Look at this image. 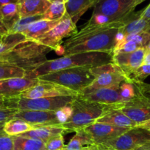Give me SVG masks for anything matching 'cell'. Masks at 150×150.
Here are the masks:
<instances>
[{"label":"cell","instance_id":"8fae6325","mask_svg":"<svg viewBox=\"0 0 150 150\" xmlns=\"http://www.w3.org/2000/svg\"><path fill=\"white\" fill-rule=\"evenodd\" d=\"M77 95L78 92L68 88L52 82L44 81L39 79L37 84L24 91L19 96L25 99H37L59 96L76 97Z\"/></svg>","mask_w":150,"mask_h":150},{"label":"cell","instance_id":"ee69618b","mask_svg":"<svg viewBox=\"0 0 150 150\" xmlns=\"http://www.w3.org/2000/svg\"><path fill=\"white\" fill-rule=\"evenodd\" d=\"M12 2H19V0H0V7L4 4Z\"/></svg>","mask_w":150,"mask_h":150},{"label":"cell","instance_id":"5bb4252c","mask_svg":"<svg viewBox=\"0 0 150 150\" xmlns=\"http://www.w3.org/2000/svg\"><path fill=\"white\" fill-rule=\"evenodd\" d=\"M38 81V78H34L27 74L22 78L0 80V95L4 98L19 96L24 91L37 84Z\"/></svg>","mask_w":150,"mask_h":150},{"label":"cell","instance_id":"7a4b0ae2","mask_svg":"<svg viewBox=\"0 0 150 150\" xmlns=\"http://www.w3.org/2000/svg\"><path fill=\"white\" fill-rule=\"evenodd\" d=\"M113 62V54L106 52H83L63 56L60 58L47 60L29 73L34 78L52 72L77 67H95Z\"/></svg>","mask_w":150,"mask_h":150},{"label":"cell","instance_id":"f6af8a7d","mask_svg":"<svg viewBox=\"0 0 150 150\" xmlns=\"http://www.w3.org/2000/svg\"><path fill=\"white\" fill-rule=\"evenodd\" d=\"M136 150H150V142L143 145L142 146L138 148Z\"/></svg>","mask_w":150,"mask_h":150},{"label":"cell","instance_id":"ffe728a7","mask_svg":"<svg viewBox=\"0 0 150 150\" xmlns=\"http://www.w3.org/2000/svg\"><path fill=\"white\" fill-rule=\"evenodd\" d=\"M20 18L43 15L51 4L48 0H19Z\"/></svg>","mask_w":150,"mask_h":150},{"label":"cell","instance_id":"f35d334b","mask_svg":"<svg viewBox=\"0 0 150 150\" xmlns=\"http://www.w3.org/2000/svg\"><path fill=\"white\" fill-rule=\"evenodd\" d=\"M141 17L145 19H150V4L145 9L141 10Z\"/></svg>","mask_w":150,"mask_h":150},{"label":"cell","instance_id":"f546056e","mask_svg":"<svg viewBox=\"0 0 150 150\" xmlns=\"http://www.w3.org/2000/svg\"><path fill=\"white\" fill-rule=\"evenodd\" d=\"M66 13L65 3L51 2L46 11L43 14V19L48 21H60Z\"/></svg>","mask_w":150,"mask_h":150},{"label":"cell","instance_id":"484cf974","mask_svg":"<svg viewBox=\"0 0 150 150\" xmlns=\"http://www.w3.org/2000/svg\"><path fill=\"white\" fill-rule=\"evenodd\" d=\"M34 127L26 122L20 119L13 118L5 122L3 126V131L10 136H17L32 130Z\"/></svg>","mask_w":150,"mask_h":150},{"label":"cell","instance_id":"e0dca14e","mask_svg":"<svg viewBox=\"0 0 150 150\" xmlns=\"http://www.w3.org/2000/svg\"><path fill=\"white\" fill-rule=\"evenodd\" d=\"M95 122L105 123L127 129L138 125L137 123L131 120L113 105H106L101 115L96 120Z\"/></svg>","mask_w":150,"mask_h":150},{"label":"cell","instance_id":"b9f144b4","mask_svg":"<svg viewBox=\"0 0 150 150\" xmlns=\"http://www.w3.org/2000/svg\"><path fill=\"white\" fill-rule=\"evenodd\" d=\"M137 126L142 127V128L146 129V130H149L150 131V120H148V121H146V122H144L141 123V124L138 125Z\"/></svg>","mask_w":150,"mask_h":150},{"label":"cell","instance_id":"d6986e66","mask_svg":"<svg viewBox=\"0 0 150 150\" xmlns=\"http://www.w3.org/2000/svg\"><path fill=\"white\" fill-rule=\"evenodd\" d=\"M141 10L131 12L124 18V24L119 31L124 35H132L143 32H150V19L141 17Z\"/></svg>","mask_w":150,"mask_h":150},{"label":"cell","instance_id":"816d5d0a","mask_svg":"<svg viewBox=\"0 0 150 150\" xmlns=\"http://www.w3.org/2000/svg\"><path fill=\"white\" fill-rule=\"evenodd\" d=\"M108 149H109V150H116V149H113V148H108Z\"/></svg>","mask_w":150,"mask_h":150},{"label":"cell","instance_id":"bcb514c9","mask_svg":"<svg viewBox=\"0 0 150 150\" xmlns=\"http://www.w3.org/2000/svg\"><path fill=\"white\" fill-rule=\"evenodd\" d=\"M5 108V98L0 95V108Z\"/></svg>","mask_w":150,"mask_h":150},{"label":"cell","instance_id":"ba28073f","mask_svg":"<svg viewBox=\"0 0 150 150\" xmlns=\"http://www.w3.org/2000/svg\"><path fill=\"white\" fill-rule=\"evenodd\" d=\"M76 32V23H74L70 16L66 13L55 26L39 38L36 42L51 48L57 53L62 52L63 54L61 46L63 39L67 37H71Z\"/></svg>","mask_w":150,"mask_h":150},{"label":"cell","instance_id":"f907efd6","mask_svg":"<svg viewBox=\"0 0 150 150\" xmlns=\"http://www.w3.org/2000/svg\"><path fill=\"white\" fill-rule=\"evenodd\" d=\"M146 49L149 50V51H150V42H149L148 45H147V46H146Z\"/></svg>","mask_w":150,"mask_h":150},{"label":"cell","instance_id":"1f68e13d","mask_svg":"<svg viewBox=\"0 0 150 150\" xmlns=\"http://www.w3.org/2000/svg\"><path fill=\"white\" fill-rule=\"evenodd\" d=\"M43 19V15L35 16H30V17L20 18L12 27L9 29V33H22L31 23Z\"/></svg>","mask_w":150,"mask_h":150},{"label":"cell","instance_id":"603a6c76","mask_svg":"<svg viewBox=\"0 0 150 150\" xmlns=\"http://www.w3.org/2000/svg\"><path fill=\"white\" fill-rule=\"evenodd\" d=\"M98 0H67L65 3L66 13L70 16L74 23H76L81 16Z\"/></svg>","mask_w":150,"mask_h":150},{"label":"cell","instance_id":"2e32d148","mask_svg":"<svg viewBox=\"0 0 150 150\" xmlns=\"http://www.w3.org/2000/svg\"><path fill=\"white\" fill-rule=\"evenodd\" d=\"M13 118L24 120L33 127L61 125L56 111H18Z\"/></svg>","mask_w":150,"mask_h":150},{"label":"cell","instance_id":"277c9868","mask_svg":"<svg viewBox=\"0 0 150 150\" xmlns=\"http://www.w3.org/2000/svg\"><path fill=\"white\" fill-rule=\"evenodd\" d=\"M105 105L82 99L78 96L74 97L71 103V116L66 123L61 125V127L66 133L85 128L95 122L101 115Z\"/></svg>","mask_w":150,"mask_h":150},{"label":"cell","instance_id":"60d3db41","mask_svg":"<svg viewBox=\"0 0 150 150\" xmlns=\"http://www.w3.org/2000/svg\"><path fill=\"white\" fill-rule=\"evenodd\" d=\"M143 64L150 65V51H149V50L146 49V53H145V56H144Z\"/></svg>","mask_w":150,"mask_h":150},{"label":"cell","instance_id":"c3c4849f","mask_svg":"<svg viewBox=\"0 0 150 150\" xmlns=\"http://www.w3.org/2000/svg\"><path fill=\"white\" fill-rule=\"evenodd\" d=\"M50 2H54V1H60V2H63V3H66L67 0H48Z\"/></svg>","mask_w":150,"mask_h":150},{"label":"cell","instance_id":"5b68a950","mask_svg":"<svg viewBox=\"0 0 150 150\" xmlns=\"http://www.w3.org/2000/svg\"><path fill=\"white\" fill-rule=\"evenodd\" d=\"M91 67H77L67 68L38 76L41 81L57 83L64 87L79 92L94 80Z\"/></svg>","mask_w":150,"mask_h":150},{"label":"cell","instance_id":"f5cc1de1","mask_svg":"<svg viewBox=\"0 0 150 150\" xmlns=\"http://www.w3.org/2000/svg\"></svg>","mask_w":150,"mask_h":150},{"label":"cell","instance_id":"e575fe53","mask_svg":"<svg viewBox=\"0 0 150 150\" xmlns=\"http://www.w3.org/2000/svg\"><path fill=\"white\" fill-rule=\"evenodd\" d=\"M65 146L63 135H57L49 139L45 143L46 150H61Z\"/></svg>","mask_w":150,"mask_h":150},{"label":"cell","instance_id":"ac0fdd59","mask_svg":"<svg viewBox=\"0 0 150 150\" xmlns=\"http://www.w3.org/2000/svg\"><path fill=\"white\" fill-rule=\"evenodd\" d=\"M77 96L82 99L103 105H113L124 102L120 95L119 86L99 89L91 93Z\"/></svg>","mask_w":150,"mask_h":150},{"label":"cell","instance_id":"d590c367","mask_svg":"<svg viewBox=\"0 0 150 150\" xmlns=\"http://www.w3.org/2000/svg\"><path fill=\"white\" fill-rule=\"evenodd\" d=\"M0 150H13V136L0 131Z\"/></svg>","mask_w":150,"mask_h":150},{"label":"cell","instance_id":"9a60e30c","mask_svg":"<svg viewBox=\"0 0 150 150\" xmlns=\"http://www.w3.org/2000/svg\"><path fill=\"white\" fill-rule=\"evenodd\" d=\"M145 53L146 48H138L130 53H115L113 54V62L121 69L127 79L134 70L143 65Z\"/></svg>","mask_w":150,"mask_h":150},{"label":"cell","instance_id":"9c48e42d","mask_svg":"<svg viewBox=\"0 0 150 150\" xmlns=\"http://www.w3.org/2000/svg\"><path fill=\"white\" fill-rule=\"evenodd\" d=\"M113 105L138 125L150 120V98L138 91L132 99Z\"/></svg>","mask_w":150,"mask_h":150},{"label":"cell","instance_id":"681fc988","mask_svg":"<svg viewBox=\"0 0 150 150\" xmlns=\"http://www.w3.org/2000/svg\"><path fill=\"white\" fill-rule=\"evenodd\" d=\"M4 122H0V131L3 130V126H4Z\"/></svg>","mask_w":150,"mask_h":150},{"label":"cell","instance_id":"d4e9b609","mask_svg":"<svg viewBox=\"0 0 150 150\" xmlns=\"http://www.w3.org/2000/svg\"><path fill=\"white\" fill-rule=\"evenodd\" d=\"M0 18L7 29H9L20 18V7L19 2L6 4L0 7Z\"/></svg>","mask_w":150,"mask_h":150},{"label":"cell","instance_id":"4dcf8cb0","mask_svg":"<svg viewBox=\"0 0 150 150\" xmlns=\"http://www.w3.org/2000/svg\"><path fill=\"white\" fill-rule=\"evenodd\" d=\"M127 41H132V42H135L140 48H146L148 45L149 42H150V32H143L125 36L120 45L117 48H116L114 51L117 50L122 44L124 43L125 42H127Z\"/></svg>","mask_w":150,"mask_h":150},{"label":"cell","instance_id":"52a82bcc","mask_svg":"<svg viewBox=\"0 0 150 150\" xmlns=\"http://www.w3.org/2000/svg\"><path fill=\"white\" fill-rule=\"evenodd\" d=\"M91 73L95 79L78 95H86L102 88L116 87L120 86L124 81H127L121 69L113 62L93 67Z\"/></svg>","mask_w":150,"mask_h":150},{"label":"cell","instance_id":"6da1fadb","mask_svg":"<svg viewBox=\"0 0 150 150\" xmlns=\"http://www.w3.org/2000/svg\"><path fill=\"white\" fill-rule=\"evenodd\" d=\"M123 24L124 18L120 21L103 26H84L79 32L65 41L62 46L63 54L66 56L83 52L113 54L116 34Z\"/></svg>","mask_w":150,"mask_h":150},{"label":"cell","instance_id":"7402d4cb","mask_svg":"<svg viewBox=\"0 0 150 150\" xmlns=\"http://www.w3.org/2000/svg\"><path fill=\"white\" fill-rule=\"evenodd\" d=\"M65 130L61 125H51V126H41L34 127L32 130L19 135V136L30 139H38L44 142V143L53 136L60 134H65Z\"/></svg>","mask_w":150,"mask_h":150},{"label":"cell","instance_id":"7c38bea8","mask_svg":"<svg viewBox=\"0 0 150 150\" xmlns=\"http://www.w3.org/2000/svg\"><path fill=\"white\" fill-rule=\"evenodd\" d=\"M135 0H98L93 14H101L116 20H121L134 11Z\"/></svg>","mask_w":150,"mask_h":150},{"label":"cell","instance_id":"4316f807","mask_svg":"<svg viewBox=\"0 0 150 150\" xmlns=\"http://www.w3.org/2000/svg\"><path fill=\"white\" fill-rule=\"evenodd\" d=\"M13 150H46L45 143L38 139L13 136Z\"/></svg>","mask_w":150,"mask_h":150},{"label":"cell","instance_id":"7bdbcfd3","mask_svg":"<svg viewBox=\"0 0 150 150\" xmlns=\"http://www.w3.org/2000/svg\"><path fill=\"white\" fill-rule=\"evenodd\" d=\"M90 150H109L106 146L102 144H96L94 147Z\"/></svg>","mask_w":150,"mask_h":150},{"label":"cell","instance_id":"44dd1931","mask_svg":"<svg viewBox=\"0 0 150 150\" xmlns=\"http://www.w3.org/2000/svg\"><path fill=\"white\" fill-rule=\"evenodd\" d=\"M59 21H48L41 19L31 23L21 34L24 35L26 40L37 41L55 26Z\"/></svg>","mask_w":150,"mask_h":150},{"label":"cell","instance_id":"ab89813d","mask_svg":"<svg viewBox=\"0 0 150 150\" xmlns=\"http://www.w3.org/2000/svg\"><path fill=\"white\" fill-rule=\"evenodd\" d=\"M7 33H8V29H7L5 25L4 24L1 19L0 18V37L4 36V35H7Z\"/></svg>","mask_w":150,"mask_h":150},{"label":"cell","instance_id":"8992f818","mask_svg":"<svg viewBox=\"0 0 150 150\" xmlns=\"http://www.w3.org/2000/svg\"><path fill=\"white\" fill-rule=\"evenodd\" d=\"M74 96H59L51 98L25 99L19 96L5 98V108H14L18 111H46L57 110L72 103Z\"/></svg>","mask_w":150,"mask_h":150},{"label":"cell","instance_id":"f1b7e54d","mask_svg":"<svg viewBox=\"0 0 150 150\" xmlns=\"http://www.w3.org/2000/svg\"><path fill=\"white\" fill-rule=\"evenodd\" d=\"M26 72L23 69L10 64L5 62L0 61V80L10 78L24 77Z\"/></svg>","mask_w":150,"mask_h":150},{"label":"cell","instance_id":"d6a6232c","mask_svg":"<svg viewBox=\"0 0 150 150\" xmlns=\"http://www.w3.org/2000/svg\"><path fill=\"white\" fill-rule=\"evenodd\" d=\"M119 91H120L121 97L124 100V102L132 99L138 93L135 85L132 82L128 81H125L121 83V84L119 86Z\"/></svg>","mask_w":150,"mask_h":150},{"label":"cell","instance_id":"74e56055","mask_svg":"<svg viewBox=\"0 0 150 150\" xmlns=\"http://www.w3.org/2000/svg\"><path fill=\"white\" fill-rule=\"evenodd\" d=\"M18 110L14 108H0V122H5L13 118Z\"/></svg>","mask_w":150,"mask_h":150},{"label":"cell","instance_id":"4fadbf2b","mask_svg":"<svg viewBox=\"0 0 150 150\" xmlns=\"http://www.w3.org/2000/svg\"><path fill=\"white\" fill-rule=\"evenodd\" d=\"M85 129L90 134L96 144L105 145L121 136L129 129L117 127L105 123L94 122Z\"/></svg>","mask_w":150,"mask_h":150},{"label":"cell","instance_id":"8d00e7d4","mask_svg":"<svg viewBox=\"0 0 150 150\" xmlns=\"http://www.w3.org/2000/svg\"><path fill=\"white\" fill-rule=\"evenodd\" d=\"M56 113H57V118L60 122V125L64 124L69 120L72 114V108L71 104L57 110Z\"/></svg>","mask_w":150,"mask_h":150},{"label":"cell","instance_id":"836d02e7","mask_svg":"<svg viewBox=\"0 0 150 150\" xmlns=\"http://www.w3.org/2000/svg\"><path fill=\"white\" fill-rule=\"evenodd\" d=\"M149 76H150V65L143 64L128 76L127 80L129 82L143 81Z\"/></svg>","mask_w":150,"mask_h":150},{"label":"cell","instance_id":"cb8c5ba5","mask_svg":"<svg viewBox=\"0 0 150 150\" xmlns=\"http://www.w3.org/2000/svg\"><path fill=\"white\" fill-rule=\"evenodd\" d=\"M95 145L89 133L85 129H81L75 132V135L69 144L65 145L61 150H90Z\"/></svg>","mask_w":150,"mask_h":150},{"label":"cell","instance_id":"83f0119b","mask_svg":"<svg viewBox=\"0 0 150 150\" xmlns=\"http://www.w3.org/2000/svg\"><path fill=\"white\" fill-rule=\"evenodd\" d=\"M26 40V38L21 33H7L0 37V57L5 54L15 46Z\"/></svg>","mask_w":150,"mask_h":150},{"label":"cell","instance_id":"3957f363","mask_svg":"<svg viewBox=\"0 0 150 150\" xmlns=\"http://www.w3.org/2000/svg\"><path fill=\"white\" fill-rule=\"evenodd\" d=\"M50 51L51 48L36 41L26 40L0 57V61L5 62L29 73L47 61L46 54Z\"/></svg>","mask_w":150,"mask_h":150},{"label":"cell","instance_id":"7dc6e473","mask_svg":"<svg viewBox=\"0 0 150 150\" xmlns=\"http://www.w3.org/2000/svg\"><path fill=\"white\" fill-rule=\"evenodd\" d=\"M144 1H146V0H135V3H134V7H135V8L136 6H138V4H141L142 2H144Z\"/></svg>","mask_w":150,"mask_h":150},{"label":"cell","instance_id":"30bf717a","mask_svg":"<svg viewBox=\"0 0 150 150\" xmlns=\"http://www.w3.org/2000/svg\"><path fill=\"white\" fill-rule=\"evenodd\" d=\"M149 142H150L149 130L135 126L104 146L116 150H136Z\"/></svg>","mask_w":150,"mask_h":150}]
</instances>
